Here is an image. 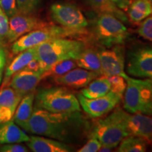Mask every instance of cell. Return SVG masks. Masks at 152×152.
I'll use <instances>...</instances> for the list:
<instances>
[{"instance_id": "cell-8", "label": "cell", "mask_w": 152, "mask_h": 152, "mask_svg": "<svg viewBox=\"0 0 152 152\" xmlns=\"http://www.w3.org/2000/svg\"><path fill=\"white\" fill-rule=\"evenodd\" d=\"M53 20L61 26L69 29L84 30L88 21L78 7L70 3H56L50 7Z\"/></svg>"}, {"instance_id": "cell-33", "label": "cell", "mask_w": 152, "mask_h": 152, "mask_svg": "<svg viewBox=\"0 0 152 152\" xmlns=\"http://www.w3.org/2000/svg\"><path fill=\"white\" fill-rule=\"evenodd\" d=\"M28 151L27 147L18 143L6 144L0 147V151L1 152H28Z\"/></svg>"}, {"instance_id": "cell-28", "label": "cell", "mask_w": 152, "mask_h": 152, "mask_svg": "<svg viewBox=\"0 0 152 152\" xmlns=\"http://www.w3.org/2000/svg\"><path fill=\"white\" fill-rule=\"evenodd\" d=\"M40 2L41 0H16L18 12L24 14H33Z\"/></svg>"}, {"instance_id": "cell-11", "label": "cell", "mask_w": 152, "mask_h": 152, "mask_svg": "<svg viewBox=\"0 0 152 152\" xmlns=\"http://www.w3.org/2000/svg\"><path fill=\"white\" fill-rule=\"evenodd\" d=\"M49 25L50 23L44 21L32 14H24L18 12L9 18L7 40L9 43H14L21 36Z\"/></svg>"}, {"instance_id": "cell-25", "label": "cell", "mask_w": 152, "mask_h": 152, "mask_svg": "<svg viewBox=\"0 0 152 152\" xmlns=\"http://www.w3.org/2000/svg\"><path fill=\"white\" fill-rule=\"evenodd\" d=\"M23 96L11 87L1 89L0 90V106L8 108L14 114Z\"/></svg>"}, {"instance_id": "cell-27", "label": "cell", "mask_w": 152, "mask_h": 152, "mask_svg": "<svg viewBox=\"0 0 152 152\" xmlns=\"http://www.w3.org/2000/svg\"><path fill=\"white\" fill-rule=\"evenodd\" d=\"M111 85V90L113 92L123 98V94L125 93L127 87L126 80L124 77L119 75L106 76Z\"/></svg>"}, {"instance_id": "cell-16", "label": "cell", "mask_w": 152, "mask_h": 152, "mask_svg": "<svg viewBox=\"0 0 152 152\" xmlns=\"http://www.w3.org/2000/svg\"><path fill=\"white\" fill-rule=\"evenodd\" d=\"M28 146L34 152H71L74 149L68 144L58 140L39 136H32L28 142Z\"/></svg>"}, {"instance_id": "cell-18", "label": "cell", "mask_w": 152, "mask_h": 152, "mask_svg": "<svg viewBox=\"0 0 152 152\" xmlns=\"http://www.w3.org/2000/svg\"><path fill=\"white\" fill-rule=\"evenodd\" d=\"M35 99L34 92L24 95L19 102L14 114V121L27 131L28 122L33 112V102Z\"/></svg>"}, {"instance_id": "cell-36", "label": "cell", "mask_w": 152, "mask_h": 152, "mask_svg": "<svg viewBox=\"0 0 152 152\" xmlns=\"http://www.w3.org/2000/svg\"><path fill=\"white\" fill-rule=\"evenodd\" d=\"M112 2L115 4V5L121 9H126L128 7L131 0H111Z\"/></svg>"}, {"instance_id": "cell-41", "label": "cell", "mask_w": 152, "mask_h": 152, "mask_svg": "<svg viewBox=\"0 0 152 152\" xmlns=\"http://www.w3.org/2000/svg\"><path fill=\"white\" fill-rule=\"evenodd\" d=\"M148 1H149V3L151 4V7H152V0H148Z\"/></svg>"}, {"instance_id": "cell-21", "label": "cell", "mask_w": 152, "mask_h": 152, "mask_svg": "<svg viewBox=\"0 0 152 152\" xmlns=\"http://www.w3.org/2000/svg\"><path fill=\"white\" fill-rule=\"evenodd\" d=\"M36 57V48L26 49L23 52L18 53V56L14 58V61L7 67L5 72V81H9V79L17 72L23 69L33 58Z\"/></svg>"}, {"instance_id": "cell-37", "label": "cell", "mask_w": 152, "mask_h": 152, "mask_svg": "<svg viewBox=\"0 0 152 152\" xmlns=\"http://www.w3.org/2000/svg\"><path fill=\"white\" fill-rule=\"evenodd\" d=\"M6 63V54L5 52H0V68H3Z\"/></svg>"}, {"instance_id": "cell-23", "label": "cell", "mask_w": 152, "mask_h": 152, "mask_svg": "<svg viewBox=\"0 0 152 152\" xmlns=\"http://www.w3.org/2000/svg\"><path fill=\"white\" fill-rule=\"evenodd\" d=\"M86 3L91 8L100 13H107L111 14L122 22H128V18L122 9H119L111 0H85Z\"/></svg>"}, {"instance_id": "cell-13", "label": "cell", "mask_w": 152, "mask_h": 152, "mask_svg": "<svg viewBox=\"0 0 152 152\" xmlns=\"http://www.w3.org/2000/svg\"><path fill=\"white\" fill-rule=\"evenodd\" d=\"M125 122L130 135L143 138L147 143L152 144V116L143 113H127Z\"/></svg>"}, {"instance_id": "cell-4", "label": "cell", "mask_w": 152, "mask_h": 152, "mask_svg": "<svg viewBox=\"0 0 152 152\" xmlns=\"http://www.w3.org/2000/svg\"><path fill=\"white\" fill-rule=\"evenodd\" d=\"M123 107L130 113L152 115V84L150 79L126 80Z\"/></svg>"}, {"instance_id": "cell-15", "label": "cell", "mask_w": 152, "mask_h": 152, "mask_svg": "<svg viewBox=\"0 0 152 152\" xmlns=\"http://www.w3.org/2000/svg\"><path fill=\"white\" fill-rule=\"evenodd\" d=\"M99 75H100L98 73L84 68H73L64 75L54 77V81L58 85L79 89L87 86Z\"/></svg>"}, {"instance_id": "cell-43", "label": "cell", "mask_w": 152, "mask_h": 152, "mask_svg": "<svg viewBox=\"0 0 152 152\" xmlns=\"http://www.w3.org/2000/svg\"></svg>"}, {"instance_id": "cell-26", "label": "cell", "mask_w": 152, "mask_h": 152, "mask_svg": "<svg viewBox=\"0 0 152 152\" xmlns=\"http://www.w3.org/2000/svg\"><path fill=\"white\" fill-rule=\"evenodd\" d=\"M77 66L75 60L68 59L56 63L54 65L51 66L44 71L42 75V78H46L47 77H58L68 73L71 70L75 68Z\"/></svg>"}, {"instance_id": "cell-6", "label": "cell", "mask_w": 152, "mask_h": 152, "mask_svg": "<svg viewBox=\"0 0 152 152\" xmlns=\"http://www.w3.org/2000/svg\"><path fill=\"white\" fill-rule=\"evenodd\" d=\"M35 107L53 113L80 111L77 98L64 87L42 89L35 96Z\"/></svg>"}, {"instance_id": "cell-24", "label": "cell", "mask_w": 152, "mask_h": 152, "mask_svg": "<svg viewBox=\"0 0 152 152\" xmlns=\"http://www.w3.org/2000/svg\"><path fill=\"white\" fill-rule=\"evenodd\" d=\"M147 149V142L143 138L128 135L121 142L118 152H144Z\"/></svg>"}, {"instance_id": "cell-22", "label": "cell", "mask_w": 152, "mask_h": 152, "mask_svg": "<svg viewBox=\"0 0 152 152\" xmlns=\"http://www.w3.org/2000/svg\"><path fill=\"white\" fill-rule=\"evenodd\" d=\"M111 90V85L106 76L95 78L81 90V94L88 99L100 97L107 94Z\"/></svg>"}, {"instance_id": "cell-1", "label": "cell", "mask_w": 152, "mask_h": 152, "mask_svg": "<svg viewBox=\"0 0 152 152\" xmlns=\"http://www.w3.org/2000/svg\"><path fill=\"white\" fill-rule=\"evenodd\" d=\"M90 128V123L80 111L53 113L35 107L27 131L66 144H77Z\"/></svg>"}, {"instance_id": "cell-30", "label": "cell", "mask_w": 152, "mask_h": 152, "mask_svg": "<svg viewBox=\"0 0 152 152\" xmlns=\"http://www.w3.org/2000/svg\"><path fill=\"white\" fill-rule=\"evenodd\" d=\"M9 18L0 7V40L2 44L7 39L9 32Z\"/></svg>"}, {"instance_id": "cell-40", "label": "cell", "mask_w": 152, "mask_h": 152, "mask_svg": "<svg viewBox=\"0 0 152 152\" xmlns=\"http://www.w3.org/2000/svg\"><path fill=\"white\" fill-rule=\"evenodd\" d=\"M4 52V47H3V44L1 42V40H0V52Z\"/></svg>"}, {"instance_id": "cell-38", "label": "cell", "mask_w": 152, "mask_h": 152, "mask_svg": "<svg viewBox=\"0 0 152 152\" xmlns=\"http://www.w3.org/2000/svg\"><path fill=\"white\" fill-rule=\"evenodd\" d=\"M112 149L111 148H110L109 147H107V146H105V145H102V147H100V149H99L98 151H100V152H110V151H112Z\"/></svg>"}, {"instance_id": "cell-20", "label": "cell", "mask_w": 152, "mask_h": 152, "mask_svg": "<svg viewBox=\"0 0 152 152\" xmlns=\"http://www.w3.org/2000/svg\"><path fill=\"white\" fill-rule=\"evenodd\" d=\"M75 62L79 68L96 72L100 75H103L99 56L98 52H95L93 49H85L76 58Z\"/></svg>"}, {"instance_id": "cell-19", "label": "cell", "mask_w": 152, "mask_h": 152, "mask_svg": "<svg viewBox=\"0 0 152 152\" xmlns=\"http://www.w3.org/2000/svg\"><path fill=\"white\" fill-rule=\"evenodd\" d=\"M126 11L131 21L138 24L152 14V7L148 0H131Z\"/></svg>"}, {"instance_id": "cell-35", "label": "cell", "mask_w": 152, "mask_h": 152, "mask_svg": "<svg viewBox=\"0 0 152 152\" xmlns=\"http://www.w3.org/2000/svg\"><path fill=\"white\" fill-rule=\"evenodd\" d=\"M25 69L30 70L32 71H41V65L40 63H39V60L37 59V57H35V58H33V60L30 61L29 64H28L26 67L24 68Z\"/></svg>"}, {"instance_id": "cell-32", "label": "cell", "mask_w": 152, "mask_h": 152, "mask_svg": "<svg viewBox=\"0 0 152 152\" xmlns=\"http://www.w3.org/2000/svg\"><path fill=\"white\" fill-rule=\"evenodd\" d=\"M102 143L99 141L97 139L94 137H90L87 143L81 147L78 152H96L99 151L100 147H102Z\"/></svg>"}, {"instance_id": "cell-31", "label": "cell", "mask_w": 152, "mask_h": 152, "mask_svg": "<svg viewBox=\"0 0 152 152\" xmlns=\"http://www.w3.org/2000/svg\"><path fill=\"white\" fill-rule=\"evenodd\" d=\"M0 7L9 18L18 13L16 0H0Z\"/></svg>"}, {"instance_id": "cell-2", "label": "cell", "mask_w": 152, "mask_h": 152, "mask_svg": "<svg viewBox=\"0 0 152 152\" xmlns=\"http://www.w3.org/2000/svg\"><path fill=\"white\" fill-rule=\"evenodd\" d=\"M36 57L41 65V71L61 61L75 60L85 49L83 42L77 39L56 38L35 47Z\"/></svg>"}, {"instance_id": "cell-17", "label": "cell", "mask_w": 152, "mask_h": 152, "mask_svg": "<svg viewBox=\"0 0 152 152\" xmlns=\"http://www.w3.org/2000/svg\"><path fill=\"white\" fill-rule=\"evenodd\" d=\"M30 137L12 120L0 124V144L28 142Z\"/></svg>"}, {"instance_id": "cell-12", "label": "cell", "mask_w": 152, "mask_h": 152, "mask_svg": "<svg viewBox=\"0 0 152 152\" xmlns=\"http://www.w3.org/2000/svg\"><path fill=\"white\" fill-rule=\"evenodd\" d=\"M98 54L103 75H119L125 80L130 77L125 72V50L122 46L115 45L111 49H103Z\"/></svg>"}, {"instance_id": "cell-5", "label": "cell", "mask_w": 152, "mask_h": 152, "mask_svg": "<svg viewBox=\"0 0 152 152\" xmlns=\"http://www.w3.org/2000/svg\"><path fill=\"white\" fill-rule=\"evenodd\" d=\"M87 35V30H77L69 29L63 26H54L50 24L46 27L37 29L30 32L18 38L13 43L11 51L14 54L35 47L45 42L64 37H81Z\"/></svg>"}, {"instance_id": "cell-7", "label": "cell", "mask_w": 152, "mask_h": 152, "mask_svg": "<svg viewBox=\"0 0 152 152\" xmlns=\"http://www.w3.org/2000/svg\"><path fill=\"white\" fill-rule=\"evenodd\" d=\"M96 39L104 47L123 45L128 36L127 28L120 19L111 14L100 13L94 23Z\"/></svg>"}, {"instance_id": "cell-29", "label": "cell", "mask_w": 152, "mask_h": 152, "mask_svg": "<svg viewBox=\"0 0 152 152\" xmlns=\"http://www.w3.org/2000/svg\"><path fill=\"white\" fill-rule=\"evenodd\" d=\"M137 33L144 39L152 42V14L141 22Z\"/></svg>"}, {"instance_id": "cell-14", "label": "cell", "mask_w": 152, "mask_h": 152, "mask_svg": "<svg viewBox=\"0 0 152 152\" xmlns=\"http://www.w3.org/2000/svg\"><path fill=\"white\" fill-rule=\"evenodd\" d=\"M42 73L23 69L17 72L12 76L9 86L14 89L22 96L34 92L42 79Z\"/></svg>"}, {"instance_id": "cell-34", "label": "cell", "mask_w": 152, "mask_h": 152, "mask_svg": "<svg viewBox=\"0 0 152 152\" xmlns=\"http://www.w3.org/2000/svg\"><path fill=\"white\" fill-rule=\"evenodd\" d=\"M14 113L8 108L0 106V124L6 123L12 119Z\"/></svg>"}, {"instance_id": "cell-3", "label": "cell", "mask_w": 152, "mask_h": 152, "mask_svg": "<svg viewBox=\"0 0 152 152\" xmlns=\"http://www.w3.org/2000/svg\"><path fill=\"white\" fill-rule=\"evenodd\" d=\"M127 112L118 107L110 115L100 119L89 132V137H94L111 149L116 147L121 142L130 135L127 129L125 117Z\"/></svg>"}, {"instance_id": "cell-42", "label": "cell", "mask_w": 152, "mask_h": 152, "mask_svg": "<svg viewBox=\"0 0 152 152\" xmlns=\"http://www.w3.org/2000/svg\"><path fill=\"white\" fill-rule=\"evenodd\" d=\"M150 80H151V84H152V78L150 79Z\"/></svg>"}, {"instance_id": "cell-9", "label": "cell", "mask_w": 152, "mask_h": 152, "mask_svg": "<svg viewBox=\"0 0 152 152\" xmlns=\"http://www.w3.org/2000/svg\"><path fill=\"white\" fill-rule=\"evenodd\" d=\"M127 72L134 77L152 78V47H139L129 52Z\"/></svg>"}, {"instance_id": "cell-39", "label": "cell", "mask_w": 152, "mask_h": 152, "mask_svg": "<svg viewBox=\"0 0 152 152\" xmlns=\"http://www.w3.org/2000/svg\"><path fill=\"white\" fill-rule=\"evenodd\" d=\"M3 71H4V67L0 68V83L1 82V79H2V75H3Z\"/></svg>"}, {"instance_id": "cell-10", "label": "cell", "mask_w": 152, "mask_h": 152, "mask_svg": "<svg viewBox=\"0 0 152 152\" xmlns=\"http://www.w3.org/2000/svg\"><path fill=\"white\" fill-rule=\"evenodd\" d=\"M122 97L109 91L100 97L88 99L83 94L77 95V99L82 109L91 118H96L106 115L116 106Z\"/></svg>"}]
</instances>
